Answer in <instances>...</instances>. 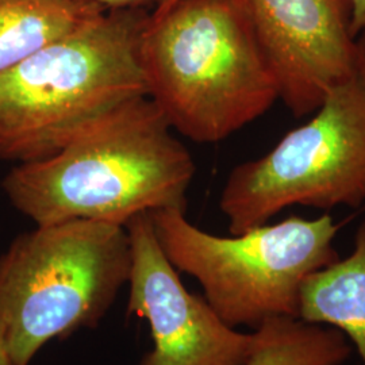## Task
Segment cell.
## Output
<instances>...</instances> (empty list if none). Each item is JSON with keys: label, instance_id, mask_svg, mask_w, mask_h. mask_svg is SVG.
I'll return each mask as SVG.
<instances>
[{"label": "cell", "instance_id": "4fadbf2b", "mask_svg": "<svg viewBox=\"0 0 365 365\" xmlns=\"http://www.w3.org/2000/svg\"><path fill=\"white\" fill-rule=\"evenodd\" d=\"M354 75L365 83V27L356 37Z\"/></svg>", "mask_w": 365, "mask_h": 365}, {"label": "cell", "instance_id": "3957f363", "mask_svg": "<svg viewBox=\"0 0 365 365\" xmlns=\"http://www.w3.org/2000/svg\"><path fill=\"white\" fill-rule=\"evenodd\" d=\"M149 14L102 11L0 73V161L53 156L118 107L146 96L140 42Z\"/></svg>", "mask_w": 365, "mask_h": 365}, {"label": "cell", "instance_id": "9c48e42d", "mask_svg": "<svg viewBox=\"0 0 365 365\" xmlns=\"http://www.w3.org/2000/svg\"><path fill=\"white\" fill-rule=\"evenodd\" d=\"M299 319L337 329L351 339L365 365V220L356 232L352 253L304 280Z\"/></svg>", "mask_w": 365, "mask_h": 365}, {"label": "cell", "instance_id": "5b68a950", "mask_svg": "<svg viewBox=\"0 0 365 365\" xmlns=\"http://www.w3.org/2000/svg\"><path fill=\"white\" fill-rule=\"evenodd\" d=\"M155 233L172 265L202 286L205 299L227 327L253 330L274 318H299L300 289L310 274L339 260V223L288 217L242 235H211L185 211L150 212Z\"/></svg>", "mask_w": 365, "mask_h": 365}, {"label": "cell", "instance_id": "30bf717a", "mask_svg": "<svg viewBox=\"0 0 365 365\" xmlns=\"http://www.w3.org/2000/svg\"><path fill=\"white\" fill-rule=\"evenodd\" d=\"M102 11L98 0H0V73Z\"/></svg>", "mask_w": 365, "mask_h": 365}, {"label": "cell", "instance_id": "7a4b0ae2", "mask_svg": "<svg viewBox=\"0 0 365 365\" xmlns=\"http://www.w3.org/2000/svg\"><path fill=\"white\" fill-rule=\"evenodd\" d=\"M140 64L172 130L200 144L230 137L279 99L245 0H175L150 11Z\"/></svg>", "mask_w": 365, "mask_h": 365}, {"label": "cell", "instance_id": "5bb4252c", "mask_svg": "<svg viewBox=\"0 0 365 365\" xmlns=\"http://www.w3.org/2000/svg\"><path fill=\"white\" fill-rule=\"evenodd\" d=\"M352 3V30L357 34L365 27V0H351Z\"/></svg>", "mask_w": 365, "mask_h": 365}, {"label": "cell", "instance_id": "9a60e30c", "mask_svg": "<svg viewBox=\"0 0 365 365\" xmlns=\"http://www.w3.org/2000/svg\"><path fill=\"white\" fill-rule=\"evenodd\" d=\"M0 365H15L13 360H11V357L9 356L7 351L4 349L1 342H0Z\"/></svg>", "mask_w": 365, "mask_h": 365}, {"label": "cell", "instance_id": "8fae6325", "mask_svg": "<svg viewBox=\"0 0 365 365\" xmlns=\"http://www.w3.org/2000/svg\"><path fill=\"white\" fill-rule=\"evenodd\" d=\"M256 333V346L247 365H344L351 357L348 339L337 329L274 318Z\"/></svg>", "mask_w": 365, "mask_h": 365}, {"label": "cell", "instance_id": "7c38bea8", "mask_svg": "<svg viewBox=\"0 0 365 365\" xmlns=\"http://www.w3.org/2000/svg\"><path fill=\"white\" fill-rule=\"evenodd\" d=\"M175 0H98L103 10H125V9H140L153 11Z\"/></svg>", "mask_w": 365, "mask_h": 365}, {"label": "cell", "instance_id": "277c9868", "mask_svg": "<svg viewBox=\"0 0 365 365\" xmlns=\"http://www.w3.org/2000/svg\"><path fill=\"white\" fill-rule=\"evenodd\" d=\"M126 227L95 221L37 225L0 255V342L30 365L53 339L95 329L128 284Z\"/></svg>", "mask_w": 365, "mask_h": 365}, {"label": "cell", "instance_id": "52a82bcc", "mask_svg": "<svg viewBox=\"0 0 365 365\" xmlns=\"http://www.w3.org/2000/svg\"><path fill=\"white\" fill-rule=\"evenodd\" d=\"M125 227L131 250L128 313L146 319L153 339L138 365H247L256 333L227 327L207 300L188 292L160 247L150 212Z\"/></svg>", "mask_w": 365, "mask_h": 365}, {"label": "cell", "instance_id": "6da1fadb", "mask_svg": "<svg viewBox=\"0 0 365 365\" xmlns=\"http://www.w3.org/2000/svg\"><path fill=\"white\" fill-rule=\"evenodd\" d=\"M190 150L148 98L133 99L53 156L16 164L4 195L36 225L95 221L126 226L146 212L187 210L195 176Z\"/></svg>", "mask_w": 365, "mask_h": 365}, {"label": "cell", "instance_id": "8992f818", "mask_svg": "<svg viewBox=\"0 0 365 365\" xmlns=\"http://www.w3.org/2000/svg\"><path fill=\"white\" fill-rule=\"evenodd\" d=\"M304 125L264 156L237 165L220 209L230 235L292 206L330 210L365 202V83L356 75L329 92Z\"/></svg>", "mask_w": 365, "mask_h": 365}, {"label": "cell", "instance_id": "ba28073f", "mask_svg": "<svg viewBox=\"0 0 365 365\" xmlns=\"http://www.w3.org/2000/svg\"><path fill=\"white\" fill-rule=\"evenodd\" d=\"M255 31L294 117L313 114L354 76L351 0H245Z\"/></svg>", "mask_w": 365, "mask_h": 365}]
</instances>
